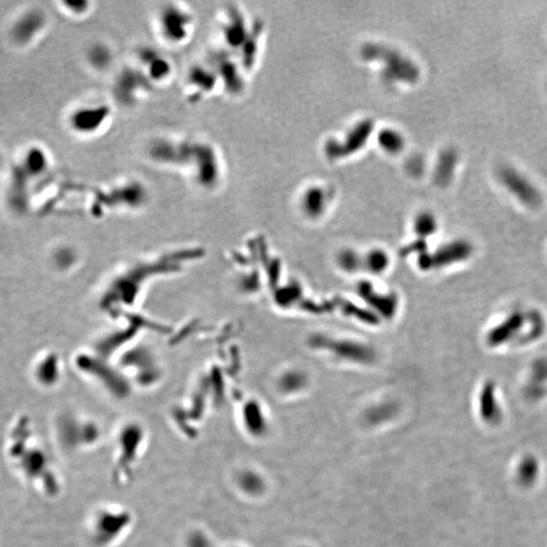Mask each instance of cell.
<instances>
[{"mask_svg":"<svg viewBox=\"0 0 547 547\" xmlns=\"http://www.w3.org/2000/svg\"><path fill=\"white\" fill-rule=\"evenodd\" d=\"M195 15L180 2H167L156 11L154 26L162 43L180 48L189 43L195 31Z\"/></svg>","mask_w":547,"mask_h":547,"instance_id":"cell-1","label":"cell"},{"mask_svg":"<svg viewBox=\"0 0 547 547\" xmlns=\"http://www.w3.org/2000/svg\"><path fill=\"white\" fill-rule=\"evenodd\" d=\"M134 525V516L119 506L100 507L89 523V537L95 547H111L124 539Z\"/></svg>","mask_w":547,"mask_h":547,"instance_id":"cell-2","label":"cell"},{"mask_svg":"<svg viewBox=\"0 0 547 547\" xmlns=\"http://www.w3.org/2000/svg\"><path fill=\"white\" fill-rule=\"evenodd\" d=\"M145 445V432L137 425L125 426L117 437L113 479L118 484H127L132 477L138 461L142 457Z\"/></svg>","mask_w":547,"mask_h":547,"instance_id":"cell-3","label":"cell"},{"mask_svg":"<svg viewBox=\"0 0 547 547\" xmlns=\"http://www.w3.org/2000/svg\"><path fill=\"white\" fill-rule=\"evenodd\" d=\"M195 184L205 191H213L223 182V160L215 145L194 140L189 169Z\"/></svg>","mask_w":547,"mask_h":547,"instance_id":"cell-4","label":"cell"},{"mask_svg":"<svg viewBox=\"0 0 547 547\" xmlns=\"http://www.w3.org/2000/svg\"><path fill=\"white\" fill-rule=\"evenodd\" d=\"M113 97L122 107H135L153 93L155 86L137 66L123 67L114 79Z\"/></svg>","mask_w":547,"mask_h":547,"instance_id":"cell-5","label":"cell"},{"mask_svg":"<svg viewBox=\"0 0 547 547\" xmlns=\"http://www.w3.org/2000/svg\"><path fill=\"white\" fill-rule=\"evenodd\" d=\"M194 140L162 137L149 145V158L153 164L169 169H189L193 153Z\"/></svg>","mask_w":547,"mask_h":547,"instance_id":"cell-6","label":"cell"},{"mask_svg":"<svg viewBox=\"0 0 547 547\" xmlns=\"http://www.w3.org/2000/svg\"><path fill=\"white\" fill-rule=\"evenodd\" d=\"M114 109L106 102L79 107L69 116L71 130L84 137H95L106 130L113 121Z\"/></svg>","mask_w":547,"mask_h":547,"instance_id":"cell-7","label":"cell"},{"mask_svg":"<svg viewBox=\"0 0 547 547\" xmlns=\"http://www.w3.org/2000/svg\"><path fill=\"white\" fill-rule=\"evenodd\" d=\"M222 91L217 73L208 61L193 64L187 70L184 82V95L191 104H197Z\"/></svg>","mask_w":547,"mask_h":547,"instance_id":"cell-8","label":"cell"},{"mask_svg":"<svg viewBox=\"0 0 547 547\" xmlns=\"http://www.w3.org/2000/svg\"><path fill=\"white\" fill-rule=\"evenodd\" d=\"M218 26L222 48L236 56L249 40V31L245 26L242 13L238 8L232 6L225 8L221 13Z\"/></svg>","mask_w":547,"mask_h":547,"instance_id":"cell-9","label":"cell"},{"mask_svg":"<svg viewBox=\"0 0 547 547\" xmlns=\"http://www.w3.org/2000/svg\"><path fill=\"white\" fill-rule=\"evenodd\" d=\"M136 66L155 88L167 84L175 71L171 60L151 47L138 49L136 52Z\"/></svg>","mask_w":547,"mask_h":547,"instance_id":"cell-10","label":"cell"},{"mask_svg":"<svg viewBox=\"0 0 547 547\" xmlns=\"http://www.w3.org/2000/svg\"><path fill=\"white\" fill-rule=\"evenodd\" d=\"M236 59L238 57L222 47L212 51L207 59L217 73L223 91L229 95H238L242 86L240 72L241 66H238Z\"/></svg>","mask_w":547,"mask_h":547,"instance_id":"cell-11","label":"cell"},{"mask_svg":"<svg viewBox=\"0 0 547 547\" xmlns=\"http://www.w3.org/2000/svg\"><path fill=\"white\" fill-rule=\"evenodd\" d=\"M47 19L43 11L33 10L22 15L13 26V39L17 44L26 45L42 32L46 26Z\"/></svg>","mask_w":547,"mask_h":547,"instance_id":"cell-12","label":"cell"},{"mask_svg":"<svg viewBox=\"0 0 547 547\" xmlns=\"http://www.w3.org/2000/svg\"><path fill=\"white\" fill-rule=\"evenodd\" d=\"M236 486L247 495H258L263 493L265 484L259 473L252 470H243L236 475Z\"/></svg>","mask_w":547,"mask_h":547,"instance_id":"cell-13","label":"cell"},{"mask_svg":"<svg viewBox=\"0 0 547 547\" xmlns=\"http://www.w3.org/2000/svg\"><path fill=\"white\" fill-rule=\"evenodd\" d=\"M88 61L95 70H106L113 62V54L106 45L95 44L89 49Z\"/></svg>","mask_w":547,"mask_h":547,"instance_id":"cell-14","label":"cell"},{"mask_svg":"<svg viewBox=\"0 0 547 547\" xmlns=\"http://www.w3.org/2000/svg\"><path fill=\"white\" fill-rule=\"evenodd\" d=\"M24 167L31 176L41 175L48 167V157L42 149L32 148L26 153Z\"/></svg>","mask_w":547,"mask_h":547,"instance_id":"cell-15","label":"cell"},{"mask_svg":"<svg viewBox=\"0 0 547 547\" xmlns=\"http://www.w3.org/2000/svg\"><path fill=\"white\" fill-rule=\"evenodd\" d=\"M211 539L202 530H192L186 537V547H212Z\"/></svg>","mask_w":547,"mask_h":547,"instance_id":"cell-16","label":"cell"},{"mask_svg":"<svg viewBox=\"0 0 547 547\" xmlns=\"http://www.w3.org/2000/svg\"><path fill=\"white\" fill-rule=\"evenodd\" d=\"M63 6L72 15H77V17H84V15H88L91 13L93 3L89 1H84V0H78V1L69 0V1H64Z\"/></svg>","mask_w":547,"mask_h":547,"instance_id":"cell-17","label":"cell"},{"mask_svg":"<svg viewBox=\"0 0 547 547\" xmlns=\"http://www.w3.org/2000/svg\"><path fill=\"white\" fill-rule=\"evenodd\" d=\"M1 165H2V156L1 154H0V167H1Z\"/></svg>","mask_w":547,"mask_h":547,"instance_id":"cell-18","label":"cell"},{"mask_svg":"<svg viewBox=\"0 0 547 547\" xmlns=\"http://www.w3.org/2000/svg\"><path fill=\"white\" fill-rule=\"evenodd\" d=\"M233 547H238V546H233Z\"/></svg>","mask_w":547,"mask_h":547,"instance_id":"cell-19","label":"cell"}]
</instances>
